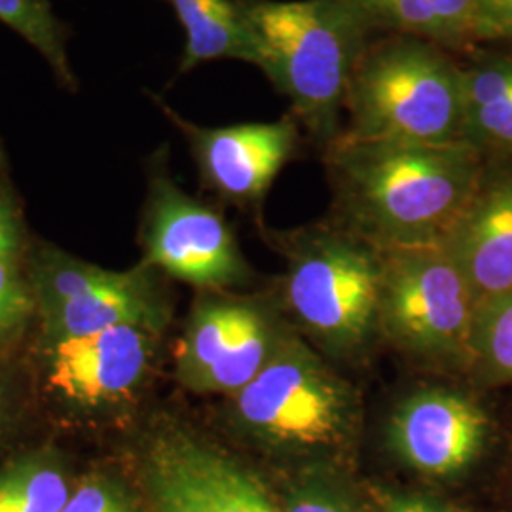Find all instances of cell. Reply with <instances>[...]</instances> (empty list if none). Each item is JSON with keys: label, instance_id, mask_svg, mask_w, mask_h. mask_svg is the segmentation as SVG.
<instances>
[{"label": "cell", "instance_id": "8fae6325", "mask_svg": "<svg viewBox=\"0 0 512 512\" xmlns=\"http://www.w3.org/2000/svg\"><path fill=\"white\" fill-rule=\"evenodd\" d=\"M490 421L469 397L427 389L399 404L389 442L408 467L431 478L465 473L484 450Z\"/></svg>", "mask_w": 512, "mask_h": 512}, {"label": "cell", "instance_id": "7a4b0ae2", "mask_svg": "<svg viewBox=\"0 0 512 512\" xmlns=\"http://www.w3.org/2000/svg\"><path fill=\"white\" fill-rule=\"evenodd\" d=\"M266 55V76L325 148L344 131L349 80L374 31L351 0H236Z\"/></svg>", "mask_w": 512, "mask_h": 512}, {"label": "cell", "instance_id": "9a60e30c", "mask_svg": "<svg viewBox=\"0 0 512 512\" xmlns=\"http://www.w3.org/2000/svg\"><path fill=\"white\" fill-rule=\"evenodd\" d=\"M44 317L48 334L55 342L124 325L158 330L164 321L147 277L135 272H114L99 287L44 311Z\"/></svg>", "mask_w": 512, "mask_h": 512}, {"label": "cell", "instance_id": "5bb4252c", "mask_svg": "<svg viewBox=\"0 0 512 512\" xmlns=\"http://www.w3.org/2000/svg\"><path fill=\"white\" fill-rule=\"evenodd\" d=\"M459 59L465 143L488 160H512V46H478Z\"/></svg>", "mask_w": 512, "mask_h": 512}, {"label": "cell", "instance_id": "d6986e66", "mask_svg": "<svg viewBox=\"0 0 512 512\" xmlns=\"http://www.w3.org/2000/svg\"><path fill=\"white\" fill-rule=\"evenodd\" d=\"M469 363L490 382H512V291L476 308Z\"/></svg>", "mask_w": 512, "mask_h": 512}, {"label": "cell", "instance_id": "ac0fdd59", "mask_svg": "<svg viewBox=\"0 0 512 512\" xmlns=\"http://www.w3.org/2000/svg\"><path fill=\"white\" fill-rule=\"evenodd\" d=\"M71 497L52 461L25 458L0 471V512H61Z\"/></svg>", "mask_w": 512, "mask_h": 512}, {"label": "cell", "instance_id": "4316f807", "mask_svg": "<svg viewBox=\"0 0 512 512\" xmlns=\"http://www.w3.org/2000/svg\"><path fill=\"white\" fill-rule=\"evenodd\" d=\"M21 224L16 209L0 200V258L14 260L21 249Z\"/></svg>", "mask_w": 512, "mask_h": 512}, {"label": "cell", "instance_id": "9c48e42d", "mask_svg": "<svg viewBox=\"0 0 512 512\" xmlns=\"http://www.w3.org/2000/svg\"><path fill=\"white\" fill-rule=\"evenodd\" d=\"M147 262L196 287L219 289L245 279L238 241L219 213L167 177L152 181L145 220Z\"/></svg>", "mask_w": 512, "mask_h": 512}, {"label": "cell", "instance_id": "ba28073f", "mask_svg": "<svg viewBox=\"0 0 512 512\" xmlns=\"http://www.w3.org/2000/svg\"><path fill=\"white\" fill-rule=\"evenodd\" d=\"M285 330L258 302L209 298L200 302L177 351V374L196 393L236 395L274 355Z\"/></svg>", "mask_w": 512, "mask_h": 512}, {"label": "cell", "instance_id": "5b68a950", "mask_svg": "<svg viewBox=\"0 0 512 512\" xmlns=\"http://www.w3.org/2000/svg\"><path fill=\"white\" fill-rule=\"evenodd\" d=\"M287 306L319 348L353 355L378 330V249L346 228L317 226L281 238Z\"/></svg>", "mask_w": 512, "mask_h": 512}, {"label": "cell", "instance_id": "4fadbf2b", "mask_svg": "<svg viewBox=\"0 0 512 512\" xmlns=\"http://www.w3.org/2000/svg\"><path fill=\"white\" fill-rule=\"evenodd\" d=\"M154 332L124 325L57 340L50 357V384L74 403L126 397L147 374Z\"/></svg>", "mask_w": 512, "mask_h": 512}, {"label": "cell", "instance_id": "7402d4cb", "mask_svg": "<svg viewBox=\"0 0 512 512\" xmlns=\"http://www.w3.org/2000/svg\"><path fill=\"white\" fill-rule=\"evenodd\" d=\"M277 505L281 512H363L348 495L317 480L294 484Z\"/></svg>", "mask_w": 512, "mask_h": 512}, {"label": "cell", "instance_id": "7c38bea8", "mask_svg": "<svg viewBox=\"0 0 512 512\" xmlns=\"http://www.w3.org/2000/svg\"><path fill=\"white\" fill-rule=\"evenodd\" d=\"M442 245L476 308L512 291V160H488L473 200Z\"/></svg>", "mask_w": 512, "mask_h": 512}, {"label": "cell", "instance_id": "ffe728a7", "mask_svg": "<svg viewBox=\"0 0 512 512\" xmlns=\"http://www.w3.org/2000/svg\"><path fill=\"white\" fill-rule=\"evenodd\" d=\"M0 21L44 55L65 88L76 90L65 52V29L46 0H0Z\"/></svg>", "mask_w": 512, "mask_h": 512}, {"label": "cell", "instance_id": "30bf717a", "mask_svg": "<svg viewBox=\"0 0 512 512\" xmlns=\"http://www.w3.org/2000/svg\"><path fill=\"white\" fill-rule=\"evenodd\" d=\"M164 112L190 141L203 179L220 196L239 205H258L293 158L300 124L291 116L275 122L200 128L164 105Z\"/></svg>", "mask_w": 512, "mask_h": 512}, {"label": "cell", "instance_id": "3957f363", "mask_svg": "<svg viewBox=\"0 0 512 512\" xmlns=\"http://www.w3.org/2000/svg\"><path fill=\"white\" fill-rule=\"evenodd\" d=\"M340 137L421 145L465 143L461 59L421 38H372L349 80Z\"/></svg>", "mask_w": 512, "mask_h": 512}, {"label": "cell", "instance_id": "d4e9b609", "mask_svg": "<svg viewBox=\"0 0 512 512\" xmlns=\"http://www.w3.org/2000/svg\"><path fill=\"white\" fill-rule=\"evenodd\" d=\"M33 310V300L21 281L14 260L0 258V317L18 327Z\"/></svg>", "mask_w": 512, "mask_h": 512}, {"label": "cell", "instance_id": "cb8c5ba5", "mask_svg": "<svg viewBox=\"0 0 512 512\" xmlns=\"http://www.w3.org/2000/svg\"><path fill=\"white\" fill-rule=\"evenodd\" d=\"M478 46H512V0H478Z\"/></svg>", "mask_w": 512, "mask_h": 512}, {"label": "cell", "instance_id": "83f0119b", "mask_svg": "<svg viewBox=\"0 0 512 512\" xmlns=\"http://www.w3.org/2000/svg\"><path fill=\"white\" fill-rule=\"evenodd\" d=\"M4 414H6V389L0 380V423L4 420Z\"/></svg>", "mask_w": 512, "mask_h": 512}, {"label": "cell", "instance_id": "484cf974", "mask_svg": "<svg viewBox=\"0 0 512 512\" xmlns=\"http://www.w3.org/2000/svg\"><path fill=\"white\" fill-rule=\"evenodd\" d=\"M382 512H459L444 503L420 495L380 494Z\"/></svg>", "mask_w": 512, "mask_h": 512}, {"label": "cell", "instance_id": "44dd1931", "mask_svg": "<svg viewBox=\"0 0 512 512\" xmlns=\"http://www.w3.org/2000/svg\"><path fill=\"white\" fill-rule=\"evenodd\" d=\"M112 275L114 272L101 270L80 260H71L61 255L46 256L40 260L35 275L40 306L44 311L52 310L71 298L99 287L101 283L109 281Z\"/></svg>", "mask_w": 512, "mask_h": 512}, {"label": "cell", "instance_id": "8992f818", "mask_svg": "<svg viewBox=\"0 0 512 512\" xmlns=\"http://www.w3.org/2000/svg\"><path fill=\"white\" fill-rule=\"evenodd\" d=\"M378 330L406 353L469 363L476 304L458 264L440 245L378 249Z\"/></svg>", "mask_w": 512, "mask_h": 512}, {"label": "cell", "instance_id": "6da1fadb", "mask_svg": "<svg viewBox=\"0 0 512 512\" xmlns=\"http://www.w3.org/2000/svg\"><path fill=\"white\" fill-rule=\"evenodd\" d=\"M340 226L376 249L440 245L473 200L488 158L469 143L338 137L325 148Z\"/></svg>", "mask_w": 512, "mask_h": 512}, {"label": "cell", "instance_id": "2e32d148", "mask_svg": "<svg viewBox=\"0 0 512 512\" xmlns=\"http://www.w3.org/2000/svg\"><path fill=\"white\" fill-rule=\"evenodd\" d=\"M186 33L181 73L219 59L268 69V55L236 0H167Z\"/></svg>", "mask_w": 512, "mask_h": 512}, {"label": "cell", "instance_id": "f1b7e54d", "mask_svg": "<svg viewBox=\"0 0 512 512\" xmlns=\"http://www.w3.org/2000/svg\"><path fill=\"white\" fill-rule=\"evenodd\" d=\"M12 329H16V327H14V325H10L6 319H2V317H0V338H2V336H6V334H8Z\"/></svg>", "mask_w": 512, "mask_h": 512}, {"label": "cell", "instance_id": "52a82bcc", "mask_svg": "<svg viewBox=\"0 0 512 512\" xmlns=\"http://www.w3.org/2000/svg\"><path fill=\"white\" fill-rule=\"evenodd\" d=\"M143 478L152 512H281L251 469L181 427L150 439Z\"/></svg>", "mask_w": 512, "mask_h": 512}, {"label": "cell", "instance_id": "e0dca14e", "mask_svg": "<svg viewBox=\"0 0 512 512\" xmlns=\"http://www.w3.org/2000/svg\"><path fill=\"white\" fill-rule=\"evenodd\" d=\"M370 29L433 42L458 57L476 44L478 0H351Z\"/></svg>", "mask_w": 512, "mask_h": 512}, {"label": "cell", "instance_id": "277c9868", "mask_svg": "<svg viewBox=\"0 0 512 512\" xmlns=\"http://www.w3.org/2000/svg\"><path fill=\"white\" fill-rule=\"evenodd\" d=\"M232 420L270 452L321 458L351 446L361 408L353 387L285 332L266 366L234 395Z\"/></svg>", "mask_w": 512, "mask_h": 512}, {"label": "cell", "instance_id": "603a6c76", "mask_svg": "<svg viewBox=\"0 0 512 512\" xmlns=\"http://www.w3.org/2000/svg\"><path fill=\"white\" fill-rule=\"evenodd\" d=\"M61 512H135V507L116 482L95 476L76 488Z\"/></svg>", "mask_w": 512, "mask_h": 512}]
</instances>
